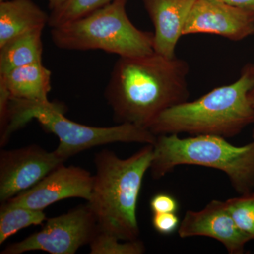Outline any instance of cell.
<instances>
[{
    "label": "cell",
    "mask_w": 254,
    "mask_h": 254,
    "mask_svg": "<svg viewBox=\"0 0 254 254\" xmlns=\"http://www.w3.org/2000/svg\"><path fill=\"white\" fill-rule=\"evenodd\" d=\"M253 65L254 67V63H253ZM248 98L249 100H250L251 104H252V106L254 108V86L253 88L250 90V91L249 92Z\"/></svg>",
    "instance_id": "obj_24"
},
{
    "label": "cell",
    "mask_w": 254,
    "mask_h": 254,
    "mask_svg": "<svg viewBox=\"0 0 254 254\" xmlns=\"http://www.w3.org/2000/svg\"><path fill=\"white\" fill-rule=\"evenodd\" d=\"M227 4L245 10L254 17V0H221Z\"/></svg>",
    "instance_id": "obj_22"
},
{
    "label": "cell",
    "mask_w": 254,
    "mask_h": 254,
    "mask_svg": "<svg viewBox=\"0 0 254 254\" xmlns=\"http://www.w3.org/2000/svg\"><path fill=\"white\" fill-rule=\"evenodd\" d=\"M189 63L157 54L119 58L105 89L118 124L148 128L164 113L188 101Z\"/></svg>",
    "instance_id": "obj_1"
},
{
    "label": "cell",
    "mask_w": 254,
    "mask_h": 254,
    "mask_svg": "<svg viewBox=\"0 0 254 254\" xmlns=\"http://www.w3.org/2000/svg\"><path fill=\"white\" fill-rule=\"evenodd\" d=\"M254 86V65L248 63L236 81L165 110L149 130L155 136L187 133L225 138L236 136L254 124V108L248 98Z\"/></svg>",
    "instance_id": "obj_3"
},
{
    "label": "cell",
    "mask_w": 254,
    "mask_h": 254,
    "mask_svg": "<svg viewBox=\"0 0 254 254\" xmlns=\"http://www.w3.org/2000/svg\"><path fill=\"white\" fill-rule=\"evenodd\" d=\"M207 33L242 41L254 35V17L221 0H195L190 9L183 36Z\"/></svg>",
    "instance_id": "obj_10"
},
{
    "label": "cell",
    "mask_w": 254,
    "mask_h": 254,
    "mask_svg": "<svg viewBox=\"0 0 254 254\" xmlns=\"http://www.w3.org/2000/svg\"><path fill=\"white\" fill-rule=\"evenodd\" d=\"M153 145L145 144L128 158L102 150L95 155L91 196L88 205L100 231L122 241L138 240L136 206L145 173L150 169Z\"/></svg>",
    "instance_id": "obj_2"
},
{
    "label": "cell",
    "mask_w": 254,
    "mask_h": 254,
    "mask_svg": "<svg viewBox=\"0 0 254 254\" xmlns=\"http://www.w3.org/2000/svg\"><path fill=\"white\" fill-rule=\"evenodd\" d=\"M150 209L153 213H176L179 208L177 200L168 193H158L151 198Z\"/></svg>",
    "instance_id": "obj_21"
},
{
    "label": "cell",
    "mask_w": 254,
    "mask_h": 254,
    "mask_svg": "<svg viewBox=\"0 0 254 254\" xmlns=\"http://www.w3.org/2000/svg\"><path fill=\"white\" fill-rule=\"evenodd\" d=\"M49 14L33 0L0 1V48L8 42L36 30H44Z\"/></svg>",
    "instance_id": "obj_14"
},
{
    "label": "cell",
    "mask_w": 254,
    "mask_h": 254,
    "mask_svg": "<svg viewBox=\"0 0 254 254\" xmlns=\"http://www.w3.org/2000/svg\"><path fill=\"white\" fill-rule=\"evenodd\" d=\"M9 126L4 144L13 132L36 120L45 131L59 138L55 151L64 161L73 155L98 145L117 143L154 144L157 136L148 128L131 124L98 127L75 123L65 116V108L50 100L40 103L10 100Z\"/></svg>",
    "instance_id": "obj_5"
},
{
    "label": "cell",
    "mask_w": 254,
    "mask_h": 254,
    "mask_svg": "<svg viewBox=\"0 0 254 254\" xmlns=\"http://www.w3.org/2000/svg\"><path fill=\"white\" fill-rule=\"evenodd\" d=\"M43 30L18 36L0 48V74L32 64L43 63Z\"/></svg>",
    "instance_id": "obj_15"
},
{
    "label": "cell",
    "mask_w": 254,
    "mask_h": 254,
    "mask_svg": "<svg viewBox=\"0 0 254 254\" xmlns=\"http://www.w3.org/2000/svg\"><path fill=\"white\" fill-rule=\"evenodd\" d=\"M127 1L113 0L86 16L52 28L53 43L62 50H100L119 58L154 53L153 33L142 31L131 22Z\"/></svg>",
    "instance_id": "obj_6"
},
{
    "label": "cell",
    "mask_w": 254,
    "mask_h": 254,
    "mask_svg": "<svg viewBox=\"0 0 254 254\" xmlns=\"http://www.w3.org/2000/svg\"><path fill=\"white\" fill-rule=\"evenodd\" d=\"M152 223L155 230L162 235H168L178 230L180 220L175 213H153Z\"/></svg>",
    "instance_id": "obj_20"
},
{
    "label": "cell",
    "mask_w": 254,
    "mask_h": 254,
    "mask_svg": "<svg viewBox=\"0 0 254 254\" xmlns=\"http://www.w3.org/2000/svg\"><path fill=\"white\" fill-rule=\"evenodd\" d=\"M98 232L96 219L86 203L48 219L41 231L8 246L1 254H21L31 251L73 254L80 247L89 245Z\"/></svg>",
    "instance_id": "obj_7"
},
{
    "label": "cell",
    "mask_w": 254,
    "mask_h": 254,
    "mask_svg": "<svg viewBox=\"0 0 254 254\" xmlns=\"http://www.w3.org/2000/svg\"><path fill=\"white\" fill-rule=\"evenodd\" d=\"M46 220L43 210L2 203L0 209V245L19 230L41 225Z\"/></svg>",
    "instance_id": "obj_16"
},
{
    "label": "cell",
    "mask_w": 254,
    "mask_h": 254,
    "mask_svg": "<svg viewBox=\"0 0 254 254\" xmlns=\"http://www.w3.org/2000/svg\"><path fill=\"white\" fill-rule=\"evenodd\" d=\"M47 1H48L49 9L52 11L59 9L60 6H63L66 2V0H47Z\"/></svg>",
    "instance_id": "obj_23"
},
{
    "label": "cell",
    "mask_w": 254,
    "mask_h": 254,
    "mask_svg": "<svg viewBox=\"0 0 254 254\" xmlns=\"http://www.w3.org/2000/svg\"><path fill=\"white\" fill-rule=\"evenodd\" d=\"M113 0H66L59 9L49 14L48 26L58 27L74 21L109 4Z\"/></svg>",
    "instance_id": "obj_17"
},
{
    "label": "cell",
    "mask_w": 254,
    "mask_h": 254,
    "mask_svg": "<svg viewBox=\"0 0 254 254\" xmlns=\"http://www.w3.org/2000/svg\"><path fill=\"white\" fill-rule=\"evenodd\" d=\"M51 71L43 63L32 64L0 74V86L16 101L40 103L49 100Z\"/></svg>",
    "instance_id": "obj_13"
},
{
    "label": "cell",
    "mask_w": 254,
    "mask_h": 254,
    "mask_svg": "<svg viewBox=\"0 0 254 254\" xmlns=\"http://www.w3.org/2000/svg\"><path fill=\"white\" fill-rule=\"evenodd\" d=\"M182 165L220 170L240 195L254 190V141L235 146L226 138L213 135L186 138L178 134L157 136L150 166L152 177L158 180Z\"/></svg>",
    "instance_id": "obj_4"
},
{
    "label": "cell",
    "mask_w": 254,
    "mask_h": 254,
    "mask_svg": "<svg viewBox=\"0 0 254 254\" xmlns=\"http://www.w3.org/2000/svg\"><path fill=\"white\" fill-rule=\"evenodd\" d=\"M4 1V0H0V1Z\"/></svg>",
    "instance_id": "obj_26"
},
{
    "label": "cell",
    "mask_w": 254,
    "mask_h": 254,
    "mask_svg": "<svg viewBox=\"0 0 254 254\" xmlns=\"http://www.w3.org/2000/svg\"><path fill=\"white\" fill-rule=\"evenodd\" d=\"M237 226L250 240H254V192L225 200Z\"/></svg>",
    "instance_id": "obj_19"
},
{
    "label": "cell",
    "mask_w": 254,
    "mask_h": 254,
    "mask_svg": "<svg viewBox=\"0 0 254 254\" xmlns=\"http://www.w3.org/2000/svg\"><path fill=\"white\" fill-rule=\"evenodd\" d=\"M56 151L38 145L0 152V200L1 203L26 191L64 164Z\"/></svg>",
    "instance_id": "obj_8"
},
{
    "label": "cell",
    "mask_w": 254,
    "mask_h": 254,
    "mask_svg": "<svg viewBox=\"0 0 254 254\" xmlns=\"http://www.w3.org/2000/svg\"><path fill=\"white\" fill-rule=\"evenodd\" d=\"M153 23V49L165 58L176 57L175 50L195 0H141Z\"/></svg>",
    "instance_id": "obj_12"
},
{
    "label": "cell",
    "mask_w": 254,
    "mask_h": 254,
    "mask_svg": "<svg viewBox=\"0 0 254 254\" xmlns=\"http://www.w3.org/2000/svg\"><path fill=\"white\" fill-rule=\"evenodd\" d=\"M181 238L208 237L221 242L230 254H242L250 238L241 231L226 202L213 200L198 211L188 210L178 228Z\"/></svg>",
    "instance_id": "obj_11"
},
{
    "label": "cell",
    "mask_w": 254,
    "mask_h": 254,
    "mask_svg": "<svg viewBox=\"0 0 254 254\" xmlns=\"http://www.w3.org/2000/svg\"><path fill=\"white\" fill-rule=\"evenodd\" d=\"M106 232H98L90 242L91 254H141L145 253V248L139 240L124 241Z\"/></svg>",
    "instance_id": "obj_18"
},
{
    "label": "cell",
    "mask_w": 254,
    "mask_h": 254,
    "mask_svg": "<svg viewBox=\"0 0 254 254\" xmlns=\"http://www.w3.org/2000/svg\"><path fill=\"white\" fill-rule=\"evenodd\" d=\"M252 137H253V139L254 141V130H253V133H252Z\"/></svg>",
    "instance_id": "obj_25"
},
{
    "label": "cell",
    "mask_w": 254,
    "mask_h": 254,
    "mask_svg": "<svg viewBox=\"0 0 254 254\" xmlns=\"http://www.w3.org/2000/svg\"><path fill=\"white\" fill-rule=\"evenodd\" d=\"M93 176L84 169L60 165L41 182L26 191L4 202L35 210H44L60 200L69 198L90 200Z\"/></svg>",
    "instance_id": "obj_9"
}]
</instances>
